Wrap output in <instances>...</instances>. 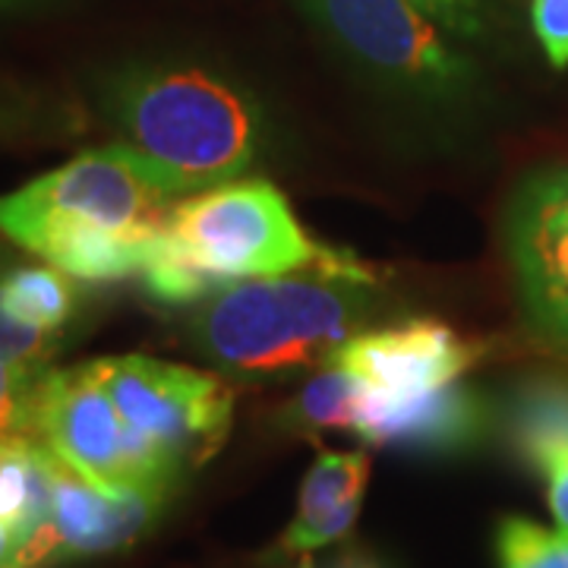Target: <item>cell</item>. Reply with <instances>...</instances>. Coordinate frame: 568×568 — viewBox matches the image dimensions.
<instances>
[{
    "label": "cell",
    "instance_id": "6da1fadb",
    "mask_svg": "<svg viewBox=\"0 0 568 568\" xmlns=\"http://www.w3.org/2000/svg\"><path fill=\"white\" fill-rule=\"evenodd\" d=\"M104 114L171 196L244 174L260 140L256 108L196 67H145L111 82Z\"/></svg>",
    "mask_w": 568,
    "mask_h": 568
},
{
    "label": "cell",
    "instance_id": "7a4b0ae2",
    "mask_svg": "<svg viewBox=\"0 0 568 568\" xmlns=\"http://www.w3.org/2000/svg\"><path fill=\"white\" fill-rule=\"evenodd\" d=\"M376 278L310 275L237 278L205 297L196 342L215 364L234 373H287L332 361L369 320L366 287Z\"/></svg>",
    "mask_w": 568,
    "mask_h": 568
},
{
    "label": "cell",
    "instance_id": "3957f363",
    "mask_svg": "<svg viewBox=\"0 0 568 568\" xmlns=\"http://www.w3.org/2000/svg\"><path fill=\"white\" fill-rule=\"evenodd\" d=\"M168 234L183 253L224 284L275 278L323 263L291 205L268 181L222 183L174 203Z\"/></svg>",
    "mask_w": 568,
    "mask_h": 568
},
{
    "label": "cell",
    "instance_id": "277c9868",
    "mask_svg": "<svg viewBox=\"0 0 568 568\" xmlns=\"http://www.w3.org/2000/svg\"><path fill=\"white\" fill-rule=\"evenodd\" d=\"M92 364L123 424L159 446L178 474L203 465L224 446L234 392L222 376L140 354Z\"/></svg>",
    "mask_w": 568,
    "mask_h": 568
},
{
    "label": "cell",
    "instance_id": "5b68a950",
    "mask_svg": "<svg viewBox=\"0 0 568 568\" xmlns=\"http://www.w3.org/2000/svg\"><path fill=\"white\" fill-rule=\"evenodd\" d=\"M171 193L155 174L123 145L82 152L51 174L0 200V231L10 237L26 224L44 219H67L152 237L162 234L171 219Z\"/></svg>",
    "mask_w": 568,
    "mask_h": 568
},
{
    "label": "cell",
    "instance_id": "8992f818",
    "mask_svg": "<svg viewBox=\"0 0 568 568\" xmlns=\"http://www.w3.org/2000/svg\"><path fill=\"white\" fill-rule=\"evenodd\" d=\"M32 436L99 487H142L126 462V426L95 364L41 373L32 398Z\"/></svg>",
    "mask_w": 568,
    "mask_h": 568
},
{
    "label": "cell",
    "instance_id": "52a82bcc",
    "mask_svg": "<svg viewBox=\"0 0 568 568\" xmlns=\"http://www.w3.org/2000/svg\"><path fill=\"white\" fill-rule=\"evenodd\" d=\"M316 10L354 54L379 70L429 85L458 82L462 63L410 0H316Z\"/></svg>",
    "mask_w": 568,
    "mask_h": 568
},
{
    "label": "cell",
    "instance_id": "ba28073f",
    "mask_svg": "<svg viewBox=\"0 0 568 568\" xmlns=\"http://www.w3.org/2000/svg\"><path fill=\"white\" fill-rule=\"evenodd\" d=\"M480 342H467L448 325L410 320L405 325L354 335L332 361L354 369L379 392L407 395L458 379L480 361Z\"/></svg>",
    "mask_w": 568,
    "mask_h": 568
},
{
    "label": "cell",
    "instance_id": "9c48e42d",
    "mask_svg": "<svg viewBox=\"0 0 568 568\" xmlns=\"http://www.w3.org/2000/svg\"><path fill=\"white\" fill-rule=\"evenodd\" d=\"M489 424L484 395L467 383L388 395L369 386L357 433L373 446H395L424 455H455L477 446Z\"/></svg>",
    "mask_w": 568,
    "mask_h": 568
},
{
    "label": "cell",
    "instance_id": "30bf717a",
    "mask_svg": "<svg viewBox=\"0 0 568 568\" xmlns=\"http://www.w3.org/2000/svg\"><path fill=\"white\" fill-rule=\"evenodd\" d=\"M164 496L168 489L159 487L104 489L54 455L51 525L58 534V562L133 547L155 521Z\"/></svg>",
    "mask_w": 568,
    "mask_h": 568
},
{
    "label": "cell",
    "instance_id": "8fae6325",
    "mask_svg": "<svg viewBox=\"0 0 568 568\" xmlns=\"http://www.w3.org/2000/svg\"><path fill=\"white\" fill-rule=\"evenodd\" d=\"M155 237L159 234L136 237V234H121L99 224L67 222V219L32 222L10 234V241L39 253L41 260L58 265L70 278L92 284L121 282L142 272Z\"/></svg>",
    "mask_w": 568,
    "mask_h": 568
},
{
    "label": "cell",
    "instance_id": "7c38bea8",
    "mask_svg": "<svg viewBox=\"0 0 568 568\" xmlns=\"http://www.w3.org/2000/svg\"><path fill=\"white\" fill-rule=\"evenodd\" d=\"M369 484V458L364 452H320L310 467L301 503L284 534V552H310L354 528Z\"/></svg>",
    "mask_w": 568,
    "mask_h": 568
},
{
    "label": "cell",
    "instance_id": "4fadbf2b",
    "mask_svg": "<svg viewBox=\"0 0 568 568\" xmlns=\"http://www.w3.org/2000/svg\"><path fill=\"white\" fill-rule=\"evenodd\" d=\"M503 420L518 458L540 470L549 455L568 448V379L534 376L515 386Z\"/></svg>",
    "mask_w": 568,
    "mask_h": 568
},
{
    "label": "cell",
    "instance_id": "5bb4252c",
    "mask_svg": "<svg viewBox=\"0 0 568 568\" xmlns=\"http://www.w3.org/2000/svg\"><path fill=\"white\" fill-rule=\"evenodd\" d=\"M369 383L345 364L328 361V369L313 376L291 407V424L301 429H351L357 433L364 417Z\"/></svg>",
    "mask_w": 568,
    "mask_h": 568
},
{
    "label": "cell",
    "instance_id": "9a60e30c",
    "mask_svg": "<svg viewBox=\"0 0 568 568\" xmlns=\"http://www.w3.org/2000/svg\"><path fill=\"white\" fill-rule=\"evenodd\" d=\"M0 301L22 323L58 332L77 310V291L58 265H22L0 278Z\"/></svg>",
    "mask_w": 568,
    "mask_h": 568
},
{
    "label": "cell",
    "instance_id": "2e32d148",
    "mask_svg": "<svg viewBox=\"0 0 568 568\" xmlns=\"http://www.w3.org/2000/svg\"><path fill=\"white\" fill-rule=\"evenodd\" d=\"M142 282L145 291L168 306H183L193 301H203L212 291L222 287V278H215L212 272H205L203 265H196L181 246L171 241L168 227L152 241L149 256L142 265Z\"/></svg>",
    "mask_w": 568,
    "mask_h": 568
},
{
    "label": "cell",
    "instance_id": "e0dca14e",
    "mask_svg": "<svg viewBox=\"0 0 568 568\" xmlns=\"http://www.w3.org/2000/svg\"><path fill=\"white\" fill-rule=\"evenodd\" d=\"M499 568H568V537L528 518H503L496 530Z\"/></svg>",
    "mask_w": 568,
    "mask_h": 568
},
{
    "label": "cell",
    "instance_id": "ac0fdd59",
    "mask_svg": "<svg viewBox=\"0 0 568 568\" xmlns=\"http://www.w3.org/2000/svg\"><path fill=\"white\" fill-rule=\"evenodd\" d=\"M44 366L0 361V439L32 436V398Z\"/></svg>",
    "mask_w": 568,
    "mask_h": 568
},
{
    "label": "cell",
    "instance_id": "d6986e66",
    "mask_svg": "<svg viewBox=\"0 0 568 568\" xmlns=\"http://www.w3.org/2000/svg\"><path fill=\"white\" fill-rule=\"evenodd\" d=\"M51 335L54 332H44V328L17 320L0 301V361L44 366L48 354H51Z\"/></svg>",
    "mask_w": 568,
    "mask_h": 568
},
{
    "label": "cell",
    "instance_id": "ffe728a7",
    "mask_svg": "<svg viewBox=\"0 0 568 568\" xmlns=\"http://www.w3.org/2000/svg\"><path fill=\"white\" fill-rule=\"evenodd\" d=\"M528 316L540 338L568 354V287L566 291H528Z\"/></svg>",
    "mask_w": 568,
    "mask_h": 568
},
{
    "label": "cell",
    "instance_id": "44dd1931",
    "mask_svg": "<svg viewBox=\"0 0 568 568\" xmlns=\"http://www.w3.org/2000/svg\"><path fill=\"white\" fill-rule=\"evenodd\" d=\"M534 29L552 67L568 63V0H534Z\"/></svg>",
    "mask_w": 568,
    "mask_h": 568
},
{
    "label": "cell",
    "instance_id": "7402d4cb",
    "mask_svg": "<svg viewBox=\"0 0 568 568\" xmlns=\"http://www.w3.org/2000/svg\"><path fill=\"white\" fill-rule=\"evenodd\" d=\"M540 474L547 477V499L549 511L556 518V530H562L568 537V448L549 455Z\"/></svg>",
    "mask_w": 568,
    "mask_h": 568
},
{
    "label": "cell",
    "instance_id": "603a6c76",
    "mask_svg": "<svg viewBox=\"0 0 568 568\" xmlns=\"http://www.w3.org/2000/svg\"><path fill=\"white\" fill-rule=\"evenodd\" d=\"M528 200H534L537 205H544L547 212L568 222V174H556L549 181H537L528 190Z\"/></svg>",
    "mask_w": 568,
    "mask_h": 568
},
{
    "label": "cell",
    "instance_id": "cb8c5ba5",
    "mask_svg": "<svg viewBox=\"0 0 568 568\" xmlns=\"http://www.w3.org/2000/svg\"><path fill=\"white\" fill-rule=\"evenodd\" d=\"M13 549H17V534L7 528V525H0V568H7Z\"/></svg>",
    "mask_w": 568,
    "mask_h": 568
},
{
    "label": "cell",
    "instance_id": "d4e9b609",
    "mask_svg": "<svg viewBox=\"0 0 568 568\" xmlns=\"http://www.w3.org/2000/svg\"><path fill=\"white\" fill-rule=\"evenodd\" d=\"M29 3H36V0H0V13H10V10H22V7H29Z\"/></svg>",
    "mask_w": 568,
    "mask_h": 568
},
{
    "label": "cell",
    "instance_id": "484cf974",
    "mask_svg": "<svg viewBox=\"0 0 568 568\" xmlns=\"http://www.w3.org/2000/svg\"><path fill=\"white\" fill-rule=\"evenodd\" d=\"M338 568H379V566H373V562H366V559H357V556H354V559H345Z\"/></svg>",
    "mask_w": 568,
    "mask_h": 568
},
{
    "label": "cell",
    "instance_id": "4316f807",
    "mask_svg": "<svg viewBox=\"0 0 568 568\" xmlns=\"http://www.w3.org/2000/svg\"><path fill=\"white\" fill-rule=\"evenodd\" d=\"M304 568H313V566H304Z\"/></svg>",
    "mask_w": 568,
    "mask_h": 568
}]
</instances>
